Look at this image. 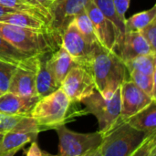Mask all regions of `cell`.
<instances>
[{
    "label": "cell",
    "mask_w": 156,
    "mask_h": 156,
    "mask_svg": "<svg viewBox=\"0 0 156 156\" xmlns=\"http://www.w3.org/2000/svg\"><path fill=\"white\" fill-rule=\"evenodd\" d=\"M48 63L54 79L59 88L70 69L76 64L72 58L61 46L51 53L48 58Z\"/></svg>",
    "instance_id": "ac0fdd59"
},
{
    "label": "cell",
    "mask_w": 156,
    "mask_h": 156,
    "mask_svg": "<svg viewBox=\"0 0 156 156\" xmlns=\"http://www.w3.org/2000/svg\"><path fill=\"white\" fill-rule=\"evenodd\" d=\"M40 129L34 119L29 115L24 116L16 128L3 134L0 143V154L19 151L28 143L36 142Z\"/></svg>",
    "instance_id": "9c48e42d"
},
{
    "label": "cell",
    "mask_w": 156,
    "mask_h": 156,
    "mask_svg": "<svg viewBox=\"0 0 156 156\" xmlns=\"http://www.w3.org/2000/svg\"><path fill=\"white\" fill-rule=\"evenodd\" d=\"M86 156H101V150H100V148H99V149H97L96 151H94V152H92V153L89 154L88 155H86Z\"/></svg>",
    "instance_id": "d590c367"
},
{
    "label": "cell",
    "mask_w": 156,
    "mask_h": 156,
    "mask_svg": "<svg viewBox=\"0 0 156 156\" xmlns=\"http://www.w3.org/2000/svg\"><path fill=\"white\" fill-rule=\"evenodd\" d=\"M152 156H156V150L154 152V153H153V154H152Z\"/></svg>",
    "instance_id": "f35d334b"
},
{
    "label": "cell",
    "mask_w": 156,
    "mask_h": 156,
    "mask_svg": "<svg viewBox=\"0 0 156 156\" xmlns=\"http://www.w3.org/2000/svg\"><path fill=\"white\" fill-rule=\"evenodd\" d=\"M60 89L73 103L80 102L96 90L91 74L86 67L80 64H75L70 69Z\"/></svg>",
    "instance_id": "ba28073f"
},
{
    "label": "cell",
    "mask_w": 156,
    "mask_h": 156,
    "mask_svg": "<svg viewBox=\"0 0 156 156\" xmlns=\"http://www.w3.org/2000/svg\"><path fill=\"white\" fill-rule=\"evenodd\" d=\"M31 57L33 56L17 49L16 47H14L7 40L0 36V60L18 65Z\"/></svg>",
    "instance_id": "603a6c76"
},
{
    "label": "cell",
    "mask_w": 156,
    "mask_h": 156,
    "mask_svg": "<svg viewBox=\"0 0 156 156\" xmlns=\"http://www.w3.org/2000/svg\"><path fill=\"white\" fill-rule=\"evenodd\" d=\"M26 156H58L53 155L49 153L44 152L42 151L39 146L37 145V144L36 142H33L30 145V147L28 148V150L26 153Z\"/></svg>",
    "instance_id": "d6a6232c"
},
{
    "label": "cell",
    "mask_w": 156,
    "mask_h": 156,
    "mask_svg": "<svg viewBox=\"0 0 156 156\" xmlns=\"http://www.w3.org/2000/svg\"><path fill=\"white\" fill-rule=\"evenodd\" d=\"M92 2L100 9V11L104 16V17L107 18L115 28L117 34V47H116V53H117L123 42L126 34L125 24L121 21V19L117 15L113 5V0H93Z\"/></svg>",
    "instance_id": "d6986e66"
},
{
    "label": "cell",
    "mask_w": 156,
    "mask_h": 156,
    "mask_svg": "<svg viewBox=\"0 0 156 156\" xmlns=\"http://www.w3.org/2000/svg\"><path fill=\"white\" fill-rule=\"evenodd\" d=\"M0 22L32 29L46 30L47 27V23L42 18L20 11H15L0 16Z\"/></svg>",
    "instance_id": "ffe728a7"
},
{
    "label": "cell",
    "mask_w": 156,
    "mask_h": 156,
    "mask_svg": "<svg viewBox=\"0 0 156 156\" xmlns=\"http://www.w3.org/2000/svg\"><path fill=\"white\" fill-rule=\"evenodd\" d=\"M156 18V5L148 10L139 12L125 21L126 32H139Z\"/></svg>",
    "instance_id": "7402d4cb"
},
{
    "label": "cell",
    "mask_w": 156,
    "mask_h": 156,
    "mask_svg": "<svg viewBox=\"0 0 156 156\" xmlns=\"http://www.w3.org/2000/svg\"><path fill=\"white\" fill-rule=\"evenodd\" d=\"M17 153V151H10V152H5L0 154V156H14Z\"/></svg>",
    "instance_id": "e575fe53"
},
{
    "label": "cell",
    "mask_w": 156,
    "mask_h": 156,
    "mask_svg": "<svg viewBox=\"0 0 156 156\" xmlns=\"http://www.w3.org/2000/svg\"><path fill=\"white\" fill-rule=\"evenodd\" d=\"M85 105V112L96 117L99 122V133L106 134L120 121L121 116V90L118 89L109 98H103L97 90L81 101Z\"/></svg>",
    "instance_id": "5b68a950"
},
{
    "label": "cell",
    "mask_w": 156,
    "mask_h": 156,
    "mask_svg": "<svg viewBox=\"0 0 156 156\" xmlns=\"http://www.w3.org/2000/svg\"><path fill=\"white\" fill-rule=\"evenodd\" d=\"M38 56H33L17 65L12 77L8 92L22 97H36V73Z\"/></svg>",
    "instance_id": "30bf717a"
},
{
    "label": "cell",
    "mask_w": 156,
    "mask_h": 156,
    "mask_svg": "<svg viewBox=\"0 0 156 156\" xmlns=\"http://www.w3.org/2000/svg\"><path fill=\"white\" fill-rule=\"evenodd\" d=\"M0 5L5 7L11 8V9H14L16 11H20V12H25V13L34 15L36 16L42 18L47 23V20L44 15L42 14V12L39 9H37L36 6L28 4L25 0H0Z\"/></svg>",
    "instance_id": "484cf974"
},
{
    "label": "cell",
    "mask_w": 156,
    "mask_h": 156,
    "mask_svg": "<svg viewBox=\"0 0 156 156\" xmlns=\"http://www.w3.org/2000/svg\"><path fill=\"white\" fill-rule=\"evenodd\" d=\"M51 53L52 52L44 53L38 56L36 73V90L39 98L48 95L59 88L54 79L48 63Z\"/></svg>",
    "instance_id": "9a60e30c"
},
{
    "label": "cell",
    "mask_w": 156,
    "mask_h": 156,
    "mask_svg": "<svg viewBox=\"0 0 156 156\" xmlns=\"http://www.w3.org/2000/svg\"><path fill=\"white\" fill-rule=\"evenodd\" d=\"M127 70H137L146 75L156 74V54L151 53L138 56L124 63Z\"/></svg>",
    "instance_id": "44dd1931"
},
{
    "label": "cell",
    "mask_w": 156,
    "mask_h": 156,
    "mask_svg": "<svg viewBox=\"0 0 156 156\" xmlns=\"http://www.w3.org/2000/svg\"><path fill=\"white\" fill-rule=\"evenodd\" d=\"M16 10L14 9H11V8H8V7H5L2 5H0V16L5 15V14H8V13H12V12H15Z\"/></svg>",
    "instance_id": "836d02e7"
},
{
    "label": "cell",
    "mask_w": 156,
    "mask_h": 156,
    "mask_svg": "<svg viewBox=\"0 0 156 156\" xmlns=\"http://www.w3.org/2000/svg\"><path fill=\"white\" fill-rule=\"evenodd\" d=\"M130 80H132L140 90L155 100V75H146L137 70H128Z\"/></svg>",
    "instance_id": "cb8c5ba5"
},
{
    "label": "cell",
    "mask_w": 156,
    "mask_h": 156,
    "mask_svg": "<svg viewBox=\"0 0 156 156\" xmlns=\"http://www.w3.org/2000/svg\"><path fill=\"white\" fill-rule=\"evenodd\" d=\"M0 96H1V93H0Z\"/></svg>",
    "instance_id": "ab89813d"
},
{
    "label": "cell",
    "mask_w": 156,
    "mask_h": 156,
    "mask_svg": "<svg viewBox=\"0 0 156 156\" xmlns=\"http://www.w3.org/2000/svg\"><path fill=\"white\" fill-rule=\"evenodd\" d=\"M151 53L156 54L152 51L150 46L140 32H126L123 42L117 52L124 63L138 56Z\"/></svg>",
    "instance_id": "2e32d148"
},
{
    "label": "cell",
    "mask_w": 156,
    "mask_h": 156,
    "mask_svg": "<svg viewBox=\"0 0 156 156\" xmlns=\"http://www.w3.org/2000/svg\"><path fill=\"white\" fill-rule=\"evenodd\" d=\"M58 137V156H86L100 148L103 135L98 131L80 133L60 125L54 129Z\"/></svg>",
    "instance_id": "8992f818"
},
{
    "label": "cell",
    "mask_w": 156,
    "mask_h": 156,
    "mask_svg": "<svg viewBox=\"0 0 156 156\" xmlns=\"http://www.w3.org/2000/svg\"><path fill=\"white\" fill-rule=\"evenodd\" d=\"M148 137L132 127L126 121H120L103 135L100 146L101 156H131Z\"/></svg>",
    "instance_id": "277c9868"
},
{
    "label": "cell",
    "mask_w": 156,
    "mask_h": 156,
    "mask_svg": "<svg viewBox=\"0 0 156 156\" xmlns=\"http://www.w3.org/2000/svg\"><path fill=\"white\" fill-rule=\"evenodd\" d=\"M94 80L96 90L105 99L111 98L127 80V68L116 52L110 51L98 43L84 65Z\"/></svg>",
    "instance_id": "6da1fadb"
},
{
    "label": "cell",
    "mask_w": 156,
    "mask_h": 156,
    "mask_svg": "<svg viewBox=\"0 0 156 156\" xmlns=\"http://www.w3.org/2000/svg\"><path fill=\"white\" fill-rule=\"evenodd\" d=\"M3 116H4V114H3L2 112H0V121L2 120V118H3Z\"/></svg>",
    "instance_id": "8d00e7d4"
},
{
    "label": "cell",
    "mask_w": 156,
    "mask_h": 156,
    "mask_svg": "<svg viewBox=\"0 0 156 156\" xmlns=\"http://www.w3.org/2000/svg\"><path fill=\"white\" fill-rule=\"evenodd\" d=\"M60 46L69 53L76 64L84 66L91 53L93 45H90L78 30L74 21L66 27L60 37Z\"/></svg>",
    "instance_id": "7c38bea8"
},
{
    "label": "cell",
    "mask_w": 156,
    "mask_h": 156,
    "mask_svg": "<svg viewBox=\"0 0 156 156\" xmlns=\"http://www.w3.org/2000/svg\"><path fill=\"white\" fill-rule=\"evenodd\" d=\"M139 32L146 40L152 51L156 53V18Z\"/></svg>",
    "instance_id": "83f0119b"
},
{
    "label": "cell",
    "mask_w": 156,
    "mask_h": 156,
    "mask_svg": "<svg viewBox=\"0 0 156 156\" xmlns=\"http://www.w3.org/2000/svg\"><path fill=\"white\" fill-rule=\"evenodd\" d=\"M27 1L28 4L36 6L37 9H39L42 14L44 15L47 23L48 20V9L49 7L52 5V4L55 2V0H25Z\"/></svg>",
    "instance_id": "4dcf8cb0"
},
{
    "label": "cell",
    "mask_w": 156,
    "mask_h": 156,
    "mask_svg": "<svg viewBox=\"0 0 156 156\" xmlns=\"http://www.w3.org/2000/svg\"><path fill=\"white\" fill-rule=\"evenodd\" d=\"M130 2H131V0H113V5H114L116 13H117L119 18L121 19V21L124 24L126 21L125 14L129 8Z\"/></svg>",
    "instance_id": "1f68e13d"
},
{
    "label": "cell",
    "mask_w": 156,
    "mask_h": 156,
    "mask_svg": "<svg viewBox=\"0 0 156 156\" xmlns=\"http://www.w3.org/2000/svg\"><path fill=\"white\" fill-rule=\"evenodd\" d=\"M27 115H5L0 121V133H5L16 128L22 118Z\"/></svg>",
    "instance_id": "f1b7e54d"
},
{
    "label": "cell",
    "mask_w": 156,
    "mask_h": 156,
    "mask_svg": "<svg viewBox=\"0 0 156 156\" xmlns=\"http://www.w3.org/2000/svg\"><path fill=\"white\" fill-rule=\"evenodd\" d=\"M73 103L63 90L58 88L48 95L39 98L31 110L29 116L36 121L40 132L65 125L79 112L74 111Z\"/></svg>",
    "instance_id": "7a4b0ae2"
},
{
    "label": "cell",
    "mask_w": 156,
    "mask_h": 156,
    "mask_svg": "<svg viewBox=\"0 0 156 156\" xmlns=\"http://www.w3.org/2000/svg\"><path fill=\"white\" fill-rule=\"evenodd\" d=\"M73 21H74L78 30L80 31V33L82 35V37L85 38V40L90 45H94V44L98 43L92 22L90 19L86 11L76 16L75 18L73 19Z\"/></svg>",
    "instance_id": "d4e9b609"
},
{
    "label": "cell",
    "mask_w": 156,
    "mask_h": 156,
    "mask_svg": "<svg viewBox=\"0 0 156 156\" xmlns=\"http://www.w3.org/2000/svg\"><path fill=\"white\" fill-rule=\"evenodd\" d=\"M132 127L144 133L147 137L156 134V101L126 121Z\"/></svg>",
    "instance_id": "e0dca14e"
},
{
    "label": "cell",
    "mask_w": 156,
    "mask_h": 156,
    "mask_svg": "<svg viewBox=\"0 0 156 156\" xmlns=\"http://www.w3.org/2000/svg\"><path fill=\"white\" fill-rule=\"evenodd\" d=\"M93 0H55L48 9L46 31L60 46V37L66 27L79 14L86 11Z\"/></svg>",
    "instance_id": "52a82bcc"
},
{
    "label": "cell",
    "mask_w": 156,
    "mask_h": 156,
    "mask_svg": "<svg viewBox=\"0 0 156 156\" xmlns=\"http://www.w3.org/2000/svg\"><path fill=\"white\" fill-rule=\"evenodd\" d=\"M38 100V96L22 97L6 92L0 96V112L5 115H29Z\"/></svg>",
    "instance_id": "5bb4252c"
},
{
    "label": "cell",
    "mask_w": 156,
    "mask_h": 156,
    "mask_svg": "<svg viewBox=\"0 0 156 156\" xmlns=\"http://www.w3.org/2000/svg\"><path fill=\"white\" fill-rule=\"evenodd\" d=\"M155 137L156 134L148 137L131 156H152V154L156 150Z\"/></svg>",
    "instance_id": "f546056e"
},
{
    "label": "cell",
    "mask_w": 156,
    "mask_h": 156,
    "mask_svg": "<svg viewBox=\"0 0 156 156\" xmlns=\"http://www.w3.org/2000/svg\"><path fill=\"white\" fill-rule=\"evenodd\" d=\"M86 12L92 22L98 44L110 51L116 52L117 34L112 24L104 17L93 2L87 6Z\"/></svg>",
    "instance_id": "4fadbf2b"
},
{
    "label": "cell",
    "mask_w": 156,
    "mask_h": 156,
    "mask_svg": "<svg viewBox=\"0 0 156 156\" xmlns=\"http://www.w3.org/2000/svg\"><path fill=\"white\" fill-rule=\"evenodd\" d=\"M0 36L17 49L31 56L53 52L59 45L46 31L0 22Z\"/></svg>",
    "instance_id": "3957f363"
},
{
    "label": "cell",
    "mask_w": 156,
    "mask_h": 156,
    "mask_svg": "<svg viewBox=\"0 0 156 156\" xmlns=\"http://www.w3.org/2000/svg\"><path fill=\"white\" fill-rule=\"evenodd\" d=\"M3 134H4V133H0V143H1V141H2V138H3Z\"/></svg>",
    "instance_id": "74e56055"
},
{
    "label": "cell",
    "mask_w": 156,
    "mask_h": 156,
    "mask_svg": "<svg viewBox=\"0 0 156 156\" xmlns=\"http://www.w3.org/2000/svg\"><path fill=\"white\" fill-rule=\"evenodd\" d=\"M121 116L122 121L129 118L144 109L153 101H156L140 90L132 80H127L121 85Z\"/></svg>",
    "instance_id": "8fae6325"
},
{
    "label": "cell",
    "mask_w": 156,
    "mask_h": 156,
    "mask_svg": "<svg viewBox=\"0 0 156 156\" xmlns=\"http://www.w3.org/2000/svg\"><path fill=\"white\" fill-rule=\"evenodd\" d=\"M17 65L0 60V93L5 94L8 92V88L12 77L16 69Z\"/></svg>",
    "instance_id": "4316f807"
}]
</instances>
